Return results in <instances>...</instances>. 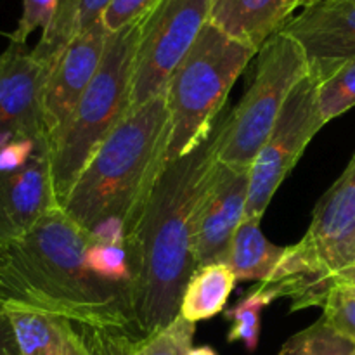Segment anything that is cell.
<instances>
[{
	"label": "cell",
	"instance_id": "6da1fadb",
	"mask_svg": "<svg viewBox=\"0 0 355 355\" xmlns=\"http://www.w3.org/2000/svg\"><path fill=\"white\" fill-rule=\"evenodd\" d=\"M90 239L61 207L54 208L26 234L0 245V293L6 305L64 318L94 355H128L146 340L132 288L107 283L87 267Z\"/></svg>",
	"mask_w": 355,
	"mask_h": 355
},
{
	"label": "cell",
	"instance_id": "2e32d148",
	"mask_svg": "<svg viewBox=\"0 0 355 355\" xmlns=\"http://www.w3.org/2000/svg\"><path fill=\"white\" fill-rule=\"evenodd\" d=\"M286 0H211L210 23L234 40L260 51L286 23Z\"/></svg>",
	"mask_w": 355,
	"mask_h": 355
},
{
	"label": "cell",
	"instance_id": "5bb4252c",
	"mask_svg": "<svg viewBox=\"0 0 355 355\" xmlns=\"http://www.w3.org/2000/svg\"><path fill=\"white\" fill-rule=\"evenodd\" d=\"M110 31L97 21L73 38L49 69L44 90V120L47 135L64 125L99 69Z\"/></svg>",
	"mask_w": 355,
	"mask_h": 355
},
{
	"label": "cell",
	"instance_id": "4fadbf2b",
	"mask_svg": "<svg viewBox=\"0 0 355 355\" xmlns=\"http://www.w3.org/2000/svg\"><path fill=\"white\" fill-rule=\"evenodd\" d=\"M281 31L304 49L318 82L355 55V0H322L295 14Z\"/></svg>",
	"mask_w": 355,
	"mask_h": 355
},
{
	"label": "cell",
	"instance_id": "3957f363",
	"mask_svg": "<svg viewBox=\"0 0 355 355\" xmlns=\"http://www.w3.org/2000/svg\"><path fill=\"white\" fill-rule=\"evenodd\" d=\"M168 141V103L159 96L104 139L61 208L92 238L127 243L165 170Z\"/></svg>",
	"mask_w": 355,
	"mask_h": 355
},
{
	"label": "cell",
	"instance_id": "d6a6232c",
	"mask_svg": "<svg viewBox=\"0 0 355 355\" xmlns=\"http://www.w3.org/2000/svg\"><path fill=\"white\" fill-rule=\"evenodd\" d=\"M352 263H355V259H354V262H352Z\"/></svg>",
	"mask_w": 355,
	"mask_h": 355
},
{
	"label": "cell",
	"instance_id": "cb8c5ba5",
	"mask_svg": "<svg viewBox=\"0 0 355 355\" xmlns=\"http://www.w3.org/2000/svg\"><path fill=\"white\" fill-rule=\"evenodd\" d=\"M196 324L177 315L168 326L148 336L128 355H187L193 349Z\"/></svg>",
	"mask_w": 355,
	"mask_h": 355
},
{
	"label": "cell",
	"instance_id": "30bf717a",
	"mask_svg": "<svg viewBox=\"0 0 355 355\" xmlns=\"http://www.w3.org/2000/svg\"><path fill=\"white\" fill-rule=\"evenodd\" d=\"M47 75L26 45L9 42L0 54V149L49 137L44 120Z\"/></svg>",
	"mask_w": 355,
	"mask_h": 355
},
{
	"label": "cell",
	"instance_id": "8992f818",
	"mask_svg": "<svg viewBox=\"0 0 355 355\" xmlns=\"http://www.w3.org/2000/svg\"><path fill=\"white\" fill-rule=\"evenodd\" d=\"M355 259V151L336 182L318 201L304 238L286 246L267 284L279 298H291V311L322 307L333 276Z\"/></svg>",
	"mask_w": 355,
	"mask_h": 355
},
{
	"label": "cell",
	"instance_id": "e0dca14e",
	"mask_svg": "<svg viewBox=\"0 0 355 355\" xmlns=\"http://www.w3.org/2000/svg\"><path fill=\"white\" fill-rule=\"evenodd\" d=\"M286 246H277L266 238L260 220L246 218L231 239L222 263L234 272L238 281L267 283L283 260Z\"/></svg>",
	"mask_w": 355,
	"mask_h": 355
},
{
	"label": "cell",
	"instance_id": "7a4b0ae2",
	"mask_svg": "<svg viewBox=\"0 0 355 355\" xmlns=\"http://www.w3.org/2000/svg\"><path fill=\"white\" fill-rule=\"evenodd\" d=\"M217 163L215 127L210 141L165 166L134 234L125 243L132 260L135 321L146 338L179 315L182 293L196 270L198 211Z\"/></svg>",
	"mask_w": 355,
	"mask_h": 355
},
{
	"label": "cell",
	"instance_id": "d4e9b609",
	"mask_svg": "<svg viewBox=\"0 0 355 355\" xmlns=\"http://www.w3.org/2000/svg\"><path fill=\"white\" fill-rule=\"evenodd\" d=\"M322 318L355 343V286L333 284L322 304Z\"/></svg>",
	"mask_w": 355,
	"mask_h": 355
},
{
	"label": "cell",
	"instance_id": "9a60e30c",
	"mask_svg": "<svg viewBox=\"0 0 355 355\" xmlns=\"http://www.w3.org/2000/svg\"><path fill=\"white\" fill-rule=\"evenodd\" d=\"M21 355H94L75 326L64 318L6 305Z\"/></svg>",
	"mask_w": 355,
	"mask_h": 355
},
{
	"label": "cell",
	"instance_id": "603a6c76",
	"mask_svg": "<svg viewBox=\"0 0 355 355\" xmlns=\"http://www.w3.org/2000/svg\"><path fill=\"white\" fill-rule=\"evenodd\" d=\"M85 263L101 279L132 288V260L125 243H107L92 238L87 246Z\"/></svg>",
	"mask_w": 355,
	"mask_h": 355
},
{
	"label": "cell",
	"instance_id": "52a82bcc",
	"mask_svg": "<svg viewBox=\"0 0 355 355\" xmlns=\"http://www.w3.org/2000/svg\"><path fill=\"white\" fill-rule=\"evenodd\" d=\"M309 75L304 49L284 31L274 33L257 52L252 82L234 110L217 123V159L252 168L291 90Z\"/></svg>",
	"mask_w": 355,
	"mask_h": 355
},
{
	"label": "cell",
	"instance_id": "f546056e",
	"mask_svg": "<svg viewBox=\"0 0 355 355\" xmlns=\"http://www.w3.org/2000/svg\"><path fill=\"white\" fill-rule=\"evenodd\" d=\"M333 284H350V286H355V263L336 272L333 276Z\"/></svg>",
	"mask_w": 355,
	"mask_h": 355
},
{
	"label": "cell",
	"instance_id": "277c9868",
	"mask_svg": "<svg viewBox=\"0 0 355 355\" xmlns=\"http://www.w3.org/2000/svg\"><path fill=\"white\" fill-rule=\"evenodd\" d=\"M141 19L111 31L103 61L82 99L59 130L49 135L52 179L59 207L104 139L130 113L132 73Z\"/></svg>",
	"mask_w": 355,
	"mask_h": 355
},
{
	"label": "cell",
	"instance_id": "5b68a950",
	"mask_svg": "<svg viewBox=\"0 0 355 355\" xmlns=\"http://www.w3.org/2000/svg\"><path fill=\"white\" fill-rule=\"evenodd\" d=\"M257 52L210 21L205 24L166 87L170 111L166 165L210 141L232 85L257 58Z\"/></svg>",
	"mask_w": 355,
	"mask_h": 355
},
{
	"label": "cell",
	"instance_id": "7c38bea8",
	"mask_svg": "<svg viewBox=\"0 0 355 355\" xmlns=\"http://www.w3.org/2000/svg\"><path fill=\"white\" fill-rule=\"evenodd\" d=\"M250 168L218 162L196 220L194 259L196 267L222 262L236 231L246 220Z\"/></svg>",
	"mask_w": 355,
	"mask_h": 355
},
{
	"label": "cell",
	"instance_id": "ffe728a7",
	"mask_svg": "<svg viewBox=\"0 0 355 355\" xmlns=\"http://www.w3.org/2000/svg\"><path fill=\"white\" fill-rule=\"evenodd\" d=\"M277 293L270 284L259 283L245 297L236 302L234 307L225 311V319L231 322L227 342H241L248 352H255L262 328V312L277 300Z\"/></svg>",
	"mask_w": 355,
	"mask_h": 355
},
{
	"label": "cell",
	"instance_id": "f1b7e54d",
	"mask_svg": "<svg viewBox=\"0 0 355 355\" xmlns=\"http://www.w3.org/2000/svg\"><path fill=\"white\" fill-rule=\"evenodd\" d=\"M319 2L322 0H286V7H284V14H286V23L295 16L298 9L305 10V9H311V7L318 6ZM284 23V24H286Z\"/></svg>",
	"mask_w": 355,
	"mask_h": 355
},
{
	"label": "cell",
	"instance_id": "44dd1931",
	"mask_svg": "<svg viewBox=\"0 0 355 355\" xmlns=\"http://www.w3.org/2000/svg\"><path fill=\"white\" fill-rule=\"evenodd\" d=\"M279 355H355V343L321 318L290 336Z\"/></svg>",
	"mask_w": 355,
	"mask_h": 355
},
{
	"label": "cell",
	"instance_id": "484cf974",
	"mask_svg": "<svg viewBox=\"0 0 355 355\" xmlns=\"http://www.w3.org/2000/svg\"><path fill=\"white\" fill-rule=\"evenodd\" d=\"M58 7L59 0H23V12L17 21L16 30L7 35L9 42L26 45L33 31H37L38 28L44 31L51 26Z\"/></svg>",
	"mask_w": 355,
	"mask_h": 355
},
{
	"label": "cell",
	"instance_id": "9c48e42d",
	"mask_svg": "<svg viewBox=\"0 0 355 355\" xmlns=\"http://www.w3.org/2000/svg\"><path fill=\"white\" fill-rule=\"evenodd\" d=\"M322 127L324 123L318 110V80L309 71L291 90L276 125L250 168L246 218L262 220L274 194Z\"/></svg>",
	"mask_w": 355,
	"mask_h": 355
},
{
	"label": "cell",
	"instance_id": "d6986e66",
	"mask_svg": "<svg viewBox=\"0 0 355 355\" xmlns=\"http://www.w3.org/2000/svg\"><path fill=\"white\" fill-rule=\"evenodd\" d=\"M236 283L234 272L225 263L214 262L196 267L182 293L179 315L193 324L215 318L225 311Z\"/></svg>",
	"mask_w": 355,
	"mask_h": 355
},
{
	"label": "cell",
	"instance_id": "83f0119b",
	"mask_svg": "<svg viewBox=\"0 0 355 355\" xmlns=\"http://www.w3.org/2000/svg\"><path fill=\"white\" fill-rule=\"evenodd\" d=\"M0 355H21L14 328L6 312L0 315Z\"/></svg>",
	"mask_w": 355,
	"mask_h": 355
},
{
	"label": "cell",
	"instance_id": "1f68e13d",
	"mask_svg": "<svg viewBox=\"0 0 355 355\" xmlns=\"http://www.w3.org/2000/svg\"><path fill=\"white\" fill-rule=\"evenodd\" d=\"M6 312V298L2 297V293H0V315Z\"/></svg>",
	"mask_w": 355,
	"mask_h": 355
},
{
	"label": "cell",
	"instance_id": "7402d4cb",
	"mask_svg": "<svg viewBox=\"0 0 355 355\" xmlns=\"http://www.w3.org/2000/svg\"><path fill=\"white\" fill-rule=\"evenodd\" d=\"M355 106V55L336 66L318 82V110L322 123H329Z\"/></svg>",
	"mask_w": 355,
	"mask_h": 355
},
{
	"label": "cell",
	"instance_id": "ba28073f",
	"mask_svg": "<svg viewBox=\"0 0 355 355\" xmlns=\"http://www.w3.org/2000/svg\"><path fill=\"white\" fill-rule=\"evenodd\" d=\"M210 9L211 0H162L142 17L132 73L130 113L165 96L175 68L210 21Z\"/></svg>",
	"mask_w": 355,
	"mask_h": 355
},
{
	"label": "cell",
	"instance_id": "4dcf8cb0",
	"mask_svg": "<svg viewBox=\"0 0 355 355\" xmlns=\"http://www.w3.org/2000/svg\"><path fill=\"white\" fill-rule=\"evenodd\" d=\"M187 355H218L211 347L201 345V347H193V349L187 352Z\"/></svg>",
	"mask_w": 355,
	"mask_h": 355
},
{
	"label": "cell",
	"instance_id": "8fae6325",
	"mask_svg": "<svg viewBox=\"0 0 355 355\" xmlns=\"http://www.w3.org/2000/svg\"><path fill=\"white\" fill-rule=\"evenodd\" d=\"M58 207L49 139L26 162L0 166V245L24 236Z\"/></svg>",
	"mask_w": 355,
	"mask_h": 355
},
{
	"label": "cell",
	"instance_id": "4316f807",
	"mask_svg": "<svg viewBox=\"0 0 355 355\" xmlns=\"http://www.w3.org/2000/svg\"><path fill=\"white\" fill-rule=\"evenodd\" d=\"M162 0H114L103 17L107 31H118L151 12Z\"/></svg>",
	"mask_w": 355,
	"mask_h": 355
},
{
	"label": "cell",
	"instance_id": "ac0fdd59",
	"mask_svg": "<svg viewBox=\"0 0 355 355\" xmlns=\"http://www.w3.org/2000/svg\"><path fill=\"white\" fill-rule=\"evenodd\" d=\"M113 2L114 0H59L58 12L51 26L42 31L40 40L31 49L33 58L49 71L66 45L97 21H103Z\"/></svg>",
	"mask_w": 355,
	"mask_h": 355
}]
</instances>
